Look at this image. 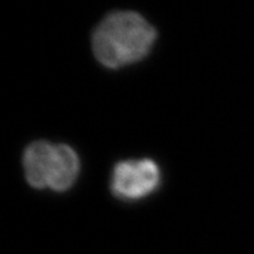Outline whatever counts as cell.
I'll use <instances>...</instances> for the list:
<instances>
[{"label": "cell", "instance_id": "obj_1", "mask_svg": "<svg viewBox=\"0 0 254 254\" xmlns=\"http://www.w3.org/2000/svg\"><path fill=\"white\" fill-rule=\"evenodd\" d=\"M157 30L134 11L111 12L92 34L94 57L107 68H120L150 55Z\"/></svg>", "mask_w": 254, "mask_h": 254}, {"label": "cell", "instance_id": "obj_2", "mask_svg": "<svg viewBox=\"0 0 254 254\" xmlns=\"http://www.w3.org/2000/svg\"><path fill=\"white\" fill-rule=\"evenodd\" d=\"M27 183L34 189L65 192L74 185L80 171L78 154L65 144L34 141L23 157Z\"/></svg>", "mask_w": 254, "mask_h": 254}, {"label": "cell", "instance_id": "obj_3", "mask_svg": "<svg viewBox=\"0 0 254 254\" xmlns=\"http://www.w3.org/2000/svg\"><path fill=\"white\" fill-rule=\"evenodd\" d=\"M160 185V170L151 159L120 161L116 165L111 190L117 198L139 200L152 194Z\"/></svg>", "mask_w": 254, "mask_h": 254}]
</instances>
